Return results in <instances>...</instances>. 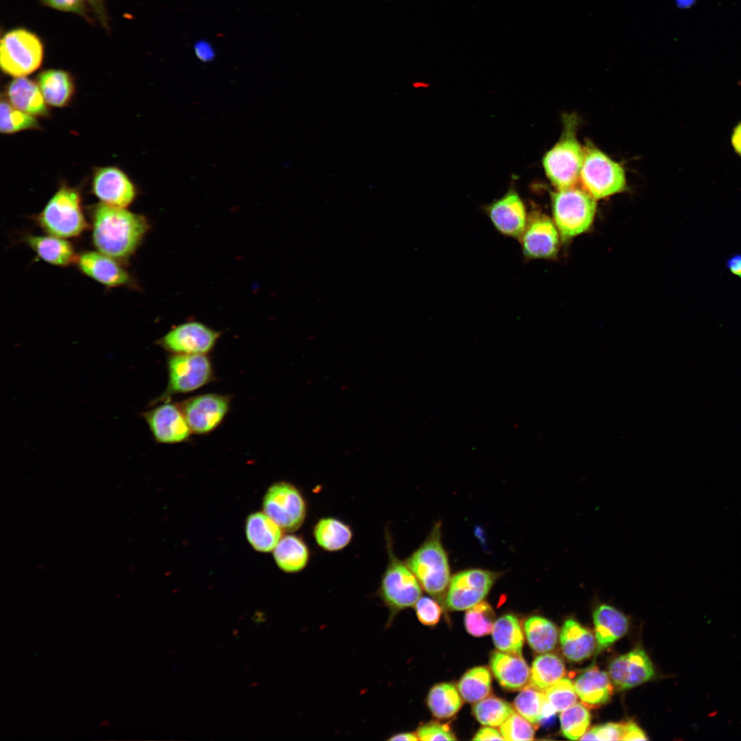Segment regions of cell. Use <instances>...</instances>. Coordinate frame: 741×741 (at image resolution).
<instances>
[{
  "label": "cell",
  "instance_id": "obj_1",
  "mask_svg": "<svg viewBox=\"0 0 741 741\" xmlns=\"http://www.w3.org/2000/svg\"><path fill=\"white\" fill-rule=\"evenodd\" d=\"M91 242L96 249L122 263L133 255L150 229L148 219L126 208L99 203L91 209Z\"/></svg>",
  "mask_w": 741,
  "mask_h": 741
},
{
  "label": "cell",
  "instance_id": "obj_2",
  "mask_svg": "<svg viewBox=\"0 0 741 741\" xmlns=\"http://www.w3.org/2000/svg\"><path fill=\"white\" fill-rule=\"evenodd\" d=\"M78 189L61 185L33 219L46 233L65 238L81 235L90 228Z\"/></svg>",
  "mask_w": 741,
  "mask_h": 741
},
{
  "label": "cell",
  "instance_id": "obj_3",
  "mask_svg": "<svg viewBox=\"0 0 741 741\" xmlns=\"http://www.w3.org/2000/svg\"><path fill=\"white\" fill-rule=\"evenodd\" d=\"M405 563L430 595L439 597L447 591L451 577L447 554L441 542L440 522Z\"/></svg>",
  "mask_w": 741,
  "mask_h": 741
},
{
  "label": "cell",
  "instance_id": "obj_4",
  "mask_svg": "<svg viewBox=\"0 0 741 741\" xmlns=\"http://www.w3.org/2000/svg\"><path fill=\"white\" fill-rule=\"evenodd\" d=\"M577 120L566 116L561 138L543 158L545 173L556 189L574 187L580 180L585 149L576 137Z\"/></svg>",
  "mask_w": 741,
  "mask_h": 741
},
{
  "label": "cell",
  "instance_id": "obj_5",
  "mask_svg": "<svg viewBox=\"0 0 741 741\" xmlns=\"http://www.w3.org/2000/svg\"><path fill=\"white\" fill-rule=\"evenodd\" d=\"M553 221L563 240L587 231L596 212V202L582 187L557 189L552 193Z\"/></svg>",
  "mask_w": 741,
  "mask_h": 741
},
{
  "label": "cell",
  "instance_id": "obj_6",
  "mask_svg": "<svg viewBox=\"0 0 741 741\" xmlns=\"http://www.w3.org/2000/svg\"><path fill=\"white\" fill-rule=\"evenodd\" d=\"M44 53L43 43L37 34L24 27L10 29L1 38V70L14 78L25 77L40 68Z\"/></svg>",
  "mask_w": 741,
  "mask_h": 741
},
{
  "label": "cell",
  "instance_id": "obj_7",
  "mask_svg": "<svg viewBox=\"0 0 741 741\" xmlns=\"http://www.w3.org/2000/svg\"><path fill=\"white\" fill-rule=\"evenodd\" d=\"M388 561L381 576L378 594L394 617L400 611L415 605L421 596V586L405 561L394 553L390 536L386 537Z\"/></svg>",
  "mask_w": 741,
  "mask_h": 741
},
{
  "label": "cell",
  "instance_id": "obj_8",
  "mask_svg": "<svg viewBox=\"0 0 741 741\" xmlns=\"http://www.w3.org/2000/svg\"><path fill=\"white\" fill-rule=\"evenodd\" d=\"M168 382L164 392L152 405L169 401L177 394L195 391L214 379L211 360L202 354H172L167 358Z\"/></svg>",
  "mask_w": 741,
  "mask_h": 741
},
{
  "label": "cell",
  "instance_id": "obj_9",
  "mask_svg": "<svg viewBox=\"0 0 741 741\" xmlns=\"http://www.w3.org/2000/svg\"><path fill=\"white\" fill-rule=\"evenodd\" d=\"M584 149L579 180L582 188L596 200L623 191L626 180L622 165L591 145Z\"/></svg>",
  "mask_w": 741,
  "mask_h": 741
},
{
  "label": "cell",
  "instance_id": "obj_10",
  "mask_svg": "<svg viewBox=\"0 0 741 741\" xmlns=\"http://www.w3.org/2000/svg\"><path fill=\"white\" fill-rule=\"evenodd\" d=\"M263 511L282 530L293 532L301 527L307 516V503L301 491L287 482H277L266 491Z\"/></svg>",
  "mask_w": 741,
  "mask_h": 741
},
{
  "label": "cell",
  "instance_id": "obj_11",
  "mask_svg": "<svg viewBox=\"0 0 741 741\" xmlns=\"http://www.w3.org/2000/svg\"><path fill=\"white\" fill-rule=\"evenodd\" d=\"M501 573L470 568L454 574L445 595V604L451 611L467 610L482 602Z\"/></svg>",
  "mask_w": 741,
  "mask_h": 741
},
{
  "label": "cell",
  "instance_id": "obj_12",
  "mask_svg": "<svg viewBox=\"0 0 741 741\" xmlns=\"http://www.w3.org/2000/svg\"><path fill=\"white\" fill-rule=\"evenodd\" d=\"M221 333L198 322H186L175 326L156 344L172 354L208 355L212 351Z\"/></svg>",
  "mask_w": 741,
  "mask_h": 741
},
{
  "label": "cell",
  "instance_id": "obj_13",
  "mask_svg": "<svg viewBox=\"0 0 741 741\" xmlns=\"http://www.w3.org/2000/svg\"><path fill=\"white\" fill-rule=\"evenodd\" d=\"M231 396L206 393L179 403L193 434H208L217 428L228 414Z\"/></svg>",
  "mask_w": 741,
  "mask_h": 741
},
{
  "label": "cell",
  "instance_id": "obj_14",
  "mask_svg": "<svg viewBox=\"0 0 741 741\" xmlns=\"http://www.w3.org/2000/svg\"><path fill=\"white\" fill-rule=\"evenodd\" d=\"M154 440L172 445L188 440L192 432L178 403L163 402L141 413Z\"/></svg>",
  "mask_w": 741,
  "mask_h": 741
},
{
  "label": "cell",
  "instance_id": "obj_15",
  "mask_svg": "<svg viewBox=\"0 0 741 741\" xmlns=\"http://www.w3.org/2000/svg\"><path fill=\"white\" fill-rule=\"evenodd\" d=\"M560 237L554 221L539 211H534L528 216L519 240L526 258L550 259L558 252Z\"/></svg>",
  "mask_w": 741,
  "mask_h": 741
},
{
  "label": "cell",
  "instance_id": "obj_16",
  "mask_svg": "<svg viewBox=\"0 0 741 741\" xmlns=\"http://www.w3.org/2000/svg\"><path fill=\"white\" fill-rule=\"evenodd\" d=\"M75 264L82 274L108 288L136 286L124 263L99 251L78 254Z\"/></svg>",
  "mask_w": 741,
  "mask_h": 741
},
{
  "label": "cell",
  "instance_id": "obj_17",
  "mask_svg": "<svg viewBox=\"0 0 741 741\" xmlns=\"http://www.w3.org/2000/svg\"><path fill=\"white\" fill-rule=\"evenodd\" d=\"M91 189L102 203L121 208L130 205L137 194L132 180L115 167L98 168L93 175Z\"/></svg>",
  "mask_w": 741,
  "mask_h": 741
},
{
  "label": "cell",
  "instance_id": "obj_18",
  "mask_svg": "<svg viewBox=\"0 0 741 741\" xmlns=\"http://www.w3.org/2000/svg\"><path fill=\"white\" fill-rule=\"evenodd\" d=\"M485 212L497 231L519 240L528 215L524 203L515 190H509L500 199L487 205Z\"/></svg>",
  "mask_w": 741,
  "mask_h": 741
},
{
  "label": "cell",
  "instance_id": "obj_19",
  "mask_svg": "<svg viewBox=\"0 0 741 741\" xmlns=\"http://www.w3.org/2000/svg\"><path fill=\"white\" fill-rule=\"evenodd\" d=\"M652 663L642 648L622 655L609 667L612 683L620 690L630 689L650 680L654 676Z\"/></svg>",
  "mask_w": 741,
  "mask_h": 741
},
{
  "label": "cell",
  "instance_id": "obj_20",
  "mask_svg": "<svg viewBox=\"0 0 741 741\" xmlns=\"http://www.w3.org/2000/svg\"><path fill=\"white\" fill-rule=\"evenodd\" d=\"M23 242L38 258L56 266L67 267L75 264L78 255L73 245L67 239L49 234H27L23 237Z\"/></svg>",
  "mask_w": 741,
  "mask_h": 741
},
{
  "label": "cell",
  "instance_id": "obj_21",
  "mask_svg": "<svg viewBox=\"0 0 741 741\" xmlns=\"http://www.w3.org/2000/svg\"><path fill=\"white\" fill-rule=\"evenodd\" d=\"M490 666L497 681L506 690L523 689L529 682L530 669L521 655L494 652Z\"/></svg>",
  "mask_w": 741,
  "mask_h": 741
},
{
  "label": "cell",
  "instance_id": "obj_22",
  "mask_svg": "<svg viewBox=\"0 0 741 741\" xmlns=\"http://www.w3.org/2000/svg\"><path fill=\"white\" fill-rule=\"evenodd\" d=\"M596 653L622 637L628 629L627 618L613 607L601 604L593 613Z\"/></svg>",
  "mask_w": 741,
  "mask_h": 741
},
{
  "label": "cell",
  "instance_id": "obj_23",
  "mask_svg": "<svg viewBox=\"0 0 741 741\" xmlns=\"http://www.w3.org/2000/svg\"><path fill=\"white\" fill-rule=\"evenodd\" d=\"M578 696L591 707L608 702L613 693L611 680L607 672L591 667L580 674L574 682Z\"/></svg>",
  "mask_w": 741,
  "mask_h": 741
},
{
  "label": "cell",
  "instance_id": "obj_24",
  "mask_svg": "<svg viewBox=\"0 0 741 741\" xmlns=\"http://www.w3.org/2000/svg\"><path fill=\"white\" fill-rule=\"evenodd\" d=\"M559 637L564 655L572 661H580L589 658L596 648V637L593 633L572 619L564 622Z\"/></svg>",
  "mask_w": 741,
  "mask_h": 741
},
{
  "label": "cell",
  "instance_id": "obj_25",
  "mask_svg": "<svg viewBox=\"0 0 741 741\" xmlns=\"http://www.w3.org/2000/svg\"><path fill=\"white\" fill-rule=\"evenodd\" d=\"M8 102L15 108L32 116H47L48 110L40 88L25 77L15 78L6 90Z\"/></svg>",
  "mask_w": 741,
  "mask_h": 741
},
{
  "label": "cell",
  "instance_id": "obj_26",
  "mask_svg": "<svg viewBox=\"0 0 741 741\" xmlns=\"http://www.w3.org/2000/svg\"><path fill=\"white\" fill-rule=\"evenodd\" d=\"M245 533L250 545L259 552L273 551L282 537L281 527L263 511L248 516Z\"/></svg>",
  "mask_w": 741,
  "mask_h": 741
},
{
  "label": "cell",
  "instance_id": "obj_27",
  "mask_svg": "<svg viewBox=\"0 0 741 741\" xmlns=\"http://www.w3.org/2000/svg\"><path fill=\"white\" fill-rule=\"evenodd\" d=\"M37 82L45 102L51 106H65L74 93L75 86L71 74L62 69L43 71L38 76Z\"/></svg>",
  "mask_w": 741,
  "mask_h": 741
},
{
  "label": "cell",
  "instance_id": "obj_28",
  "mask_svg": "<svg viewBox=\"0 0 741 741\" xmlns=\"http://www.w3.org/2000/svg\"><path fill=\"white\" fill-rule=\"evenodd\" d=\"M273 557L281 571L297 573L307 565L310 551L303 538L288 534L281 537L273 550Z\"/></svg>",
  "mask_w": 741,
  "mask_h": 741
},
{
  "label": "cell",
  "instance_id": "obj_29",
  "mask_svg": "<svg viewBox=\"0 0 741 741\" xmlns=\"http://www.w3.org/2000/svg\"><path fill=\"white\" fill-rule=\"evenodd\" d=\"M313 535L320 548L328 552H337L351 543L353 533L351 526L342 520L326 517L316 523Z\"/></svg>",
  "mask_w": 741,
  "mask_h": 741
},
{
  "label": "cell",
  "instance_id": "obj_30",
  "mask_svg": "<svg viewBox=\"0 0 741 741\" xmlns=\"http://www.w3.org/2000/svg\"><path fill=\"white\" fill-rule=\"evenodd\" d=\"M565 667L557 655L545 653L534 660L530 670L529 686L545 692L550 687L564 677Z\"/></svg>",
  "mask_w": 741,
  "mask_h": 741
},
{
  "label": "cell",
  "instance_id": "obj_31",
  "mask_svg": "<svg viewBox=\"0 0 741 741\" xmlns=\"http://www.w3.org/2000/svg\"><path fill=\"white\" fill-rule=\"evenodd\" d=\"M494 645L501 652L521 655L524 642L521 626L512 614L502 615L494 623L492 631Z\"/></svg>",
  "mask_w": 741,
  "mask_h": 741
},
{
  "label": "cell",
  "instance_id": "obj_32",
  "mask_svg": "<svg viewBox=\"0 0 741 741\" xmlns=\"http://www.w3.org/2000/svg\"><path fill=\"white\" fill-rule=\"evenodd\" d=\"M516 711L532 724L555 713L548 702L545 692L526 686L514 701Z\"/></svg>",
  "mask_w": 741,
  "mask_h": 741
},
{
  "label": "cell",
  "instance_id": "obj_33",
  "mask_svg": "<svg viewBox=\"0 0 741 741\" xmlns=\"http://www.w3.org/2000/svg\"><path fill=\"white\" fill-rule=\"evenodd\" d=\"M459 691L451 683H442L432 687L427 703L432 714L438 718H448L454 716L461 708L462 698Z\"/></svg>",
  "mask_w": 741,
  "mask_h": 741
},
{
  "label": "cell",
  "instance_id": "obj_34",
  "mask_svg": "<svg viewBox=\"0 0 741 741\" xmlns=\"http://www.w3.org/2000/svg\"><path fill=\"white\" fill-rule=\"evenodd\" d=\"M524 628L528 643L536 652L546 653L555 647L558 631L551 621L534 615L526 620Z\"/></svg>",
  "mask_w": 741,
  "mask_h": 741
},
{
  "label": "cell",
  "instance_id": "obj_35",
  "mask_svg": "<svg viewBox=\"0 0 741 741\" xmlns=\"http://www.w3.org/2000/svg\"><path fill=\"white\" fill-rule=\"evenodd\" d=\"M462 698L469 703H477L488 696L491 691V676L482 666L473 668L463 674L458 684Z\"/></svg>",
  "mask_w": 741,
  "mask_h": 741
},
{
  "label": "cell",
  "instance_id": "obj_36",
  "mask_svg": "<svg viewBox=\"0 0 741 741\" xmlns=\"http://www.w3.org/2000/svg\"><path fill=\"white\" fill-rule=\"evenodd\" d=\"M514 711L506 701L495 696L486 697L473 707V714L482 725L499 727Z\"/></svg>",
  "mask_w": 741,
  "mask_h": 741
},
{
  "label": "cell",
  "instance_id": "obj_37",
  "mask_svg": "<svg viewBox=\"0 0 741 741\" xmlns=\"http://www.w3.org/2000/svg\"><path fill=\"white\" fill-rule=\"evenodd\" d=\"M591 714L581 703H574L560 715L561 729L570 740H580L590 725Z\"/></svg>",
  "mask_w": 741,
  "mask_h": 741
},
{
  "label": "cell",
  "instance_id": "obj_38",
  "mask_svg": "<svg viewBox=\"0 0 741 741\" xmlns=\"http://www.w3.org/2000/svg\"><path fill=\"white\" fill-rule=\"evenodd\" d=\"M495 620V612L491 606L482 601L467 609L464 626L471 635L482 637L492 633Z\"/></svg>",
  "mask_w": 741,
  "mask_h": 741
},
{
  "label": "cell",
  "instance_id": "obj_39",
  "mask_svg": "<svg viewBox=\"0 0 741 741\" xmlns=\"http://www.w3.org/2000/svg\"><path fill=\"white\" fill-rule=\"evenodd\" d=\"M38 128V124L34 116L15 108L7 100H1L0 130L2 133L12 134Z\"/></svg>",
  "mask_w": 741,
  "mask_h": 741
},
{
  "label": "cell",
  "instance_id": "obj_40",
  "mask_svg": "<svg viewBox=\"0 0 741 741\" xmlns=\"http://www.w3.org/2000/svg\"><path fill=\"white\" fill-rule=\"evenodd\" d=\"M545 694L555 712H561L574 705L578 697L574 683L565 677L550 687Z\"/></svg>",
  "mask_w": 741,
  "mask_h": 741
},
{
  "label": "cell",
  "instance_id": "obj_41",
  "mask_svg": "<svg viewBox=\"0 0 741 741\" xmlns=\"http://www.w3.org/2000/svg\"><path fill=\"white\" fill-rule=\"evenodd\" d=\"M534 732L532 723L515 711L500 725V733L505 740H532Z\"/></svg>",
  "mask_w": 741,
  "mask_h": 741
},
{
  "label": "cell",
  "instance_id": "obj_42",
  "mask_svg": "<svg viewBox=\"0 0 741 741\" xmlns=\"http://www.w3.org/2000/svg\"><path fill=\"white\" fill-rule=\"evenodd\" d=\"M45 6L56 10L77 14L89 23L94 19L91 15V9L86 0H39Z\"/></svg>",
  "mask_w": 741,
  "mask_h": 741
},
{
  "label": "cell",
  "instance_id": "obj_43",
  "mask_svg": "<svg viewBox=\"0 0 741 741\" xmlns=\"http://www.w3.org/2000/svg\"><path fill=\"white\" fill-rule=\"evenodd\" d=\"M624 724L609 722L591 728L580 738L581 740H622Z\"/></svg>",
  "mask_w": 741,
  "mask_h": 741
},
{
  "label": "cell",
  "instance_id": "obj_44",
  "mask_svg": "<svg viewBox=\"0 0 741 741\" xmlns=\"http://www.w3.org/2000/svg\"><path fill=\"white\" fill-rule=\"evenodd\" d=\"M415 611L418 620L425 626L436 624L440 620L442 610L439 604L433 599L421 597L415 604Z\"/></svg>",
  "mask_w": 741,
  "mask_h": 741
},
{
  "label": "cell",
  "instance_id": "obj_45",
  "mask_svg": "<svg viewBox=\"0 0 741 741\" xmlns=\"http://www.w3.org/2000/svg\"><path fill=\"white\" fill-rule=\"evenodd\" d=\"M419 740H455V735L450 727L445 724L431 722L420 726L416 731Z\"/></svg>",
  "mask_w": 741,
  "mask_h": 741
},
{
  "label": "cell",
  "instance_id": "obj_46",
  "mask_svg": "<svg viewBox=\"0 0 741 741\" xmlns=\"http://www.w3.org/2000/svg\"><path fill=\"white\" fill-rule=\"evenodd\" d=\"M95 17L100 23L102 27L109 30V19L107 14L104 0H86Z\"/></svg>",
  "mask_w": 741,
  "mask_h": 741
},
{
  "label": "cell",
  "instance_id": "obj_47",
  "mask_svg": "<svg viewBox=\"0 0 741 741\" xmlns=\"http://www.w3.org/2000/svg\"><path fill=\"white\" fill-rule=\"evenodd\" d=\"M648 738L644 731L633 721L624 723V733L622 740H646Z\"/></svg>",
  "mask_w": 741,
  "mask_h": 741
},
{
  "label": "cell",
  "instance_id": "obj_48",
  "mask_svg": "<svg viewBox=\"0 0 741 741\" xmlns=\"http://www.w3.org/2000/svg\"><path fill=\"white\" fill-rule=\"evenodd\" d=\"M473 740H504L502 733L492 727H486L480 729L475 736Z\"/></svg>",
  "mask_w": 741,
  "mask_h": 741
},
{
  "label": "cell",
  "instance_id": "obj_49",
  "mask_svg": "<svg viewBox=\"0 0 741 741\" xmlns=\"http://www.w3.org/2000/svg\"><path fill=\"white\" fill-rule=\"evenodd\" d=\"M195 51L199 59L209 61L213 58L214 51L211 45L205 42H199L195 45Z\"/></svg>",
  "mask_w": 741,
  "mask_h": 741
},
{
  "label": "cell",
  "instance_id": "obj_50",
  "mask_svg": "<svg viewBox=\"0 0 741 741\" xmlns=\"http://www.w3.org/2000/svg\"><path fill=\"white\" fill-rule=\"evenodd\" d=\"M726 267L734 276L741 279V254H735L727 259Z\"/></svg>",
  "mask_w": 741,
  "mask_h": 741
},
{
  "label": "cell",
  "instance_id": "obj_51",
  "mask_svg": "<svg viewBox=\"0 0 741 741\" xmlns=\"http://www.w3.org/2000/svg\"><path fill=\"white\" fill-rule=\"evenodd\" d=\"M731 143L736 152L741 156V122L735 127L733 131Z\"/></svg>",
  "mask_w": 741,
  "mask_h": 741
},
{
  "label": "cell",
  "instance_id": "obj_52",
  "mask_svg": "<svg viewBox=\"0 0 741 741\" xmlns=\"http://www.w3.org/2000/svg\"><path fill=\"white\" fill-rule=\"evenodd\" d=\"M388 740H406V741H415L419 740V738L416 733L404 732L399 733L392 736Z\"/></svg>",
  "mask_w": 741,
  "mask_h": 741
},
{
  "label": "cell",
  "instance_id": "obj_53",
  "mask_svg": "<svg viewBox=\"0 0 741 741\" xmlns=\"http://www.w3.org/2000/svg\"><path fill=\"white\" fill-rule=\"evenodd\" d=\"M677 5L681 8H687L691 7L695 2V0H675Z\"/></svg>",
  "mask_w": 741,
  "mask_h": 741
},
{
  "label": "cell",
  "instance_id": "obj_54",
  "mask_svg": "<svg viewBox=\"0 0 741 741\" xmlns=\"http://www.w3.org/2000/svg\"><path fill=\"white\" fill-rule=\"evenodd\" d=\"M110 721L109 720H105L102 721V722H101V723H100V724L99 725V727H101V726H104V727H109V726H110Z\"/></svg>",
  "mask_w": 741,
  "mask_h": 741
}]
</instances>
